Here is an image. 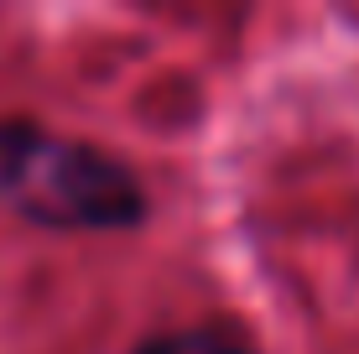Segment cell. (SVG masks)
<instances>
[{"label": "cell", "instance_id": "cell-1", "mask_svg": "<svg viewBox=\"0 0 359 354\" xmlns=\"http://www.w3.org/2000/svg\"><path fill=\"white\" fill-rule=\"evenodd\" d=\"M0 198L42 229H135L146 219V188L120 156L36 120H0Z\"/></svg>", "mask_w": 359, "mask_h": 354}, {"label": "cell", "instance_id": "cell-2", "mask_svg": "<svg viewBox=\"0 0 359 354\" xmlns=\"http://www.w3.org/2000/svg\"><path fill=\"white\" fill-rule=\"evenodd\" d=\"M130 354H261L240 328L224 323H193V328H162V334H146Z\"/></svg>", "mask_w": 359, "mask_h": 354}]
</instances>
